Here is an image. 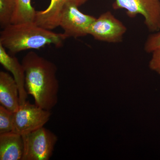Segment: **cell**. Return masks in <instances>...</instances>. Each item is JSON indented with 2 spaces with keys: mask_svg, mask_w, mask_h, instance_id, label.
<instances>
[{
  "mask_svg": "<svg viewBox=\"0 0 160 160\" xmlns=\"http://www.w3.org/2000/svg\"><path fill=\"white\" fill-rule=\"evenodd\" d=\"M14 112L0 106V134L12 131Z\"/></svg>",
  "mask_w": 160,
  "mask_h": 160,
  "instance_id": "14",
  "label": "cell"
},
{
  "mask_svg": "<svg viewBox=\"0 0 160 160\" xmlns=\"http://www.w3.org/2000/svg\"><path fill=\"white\" fill-rule=\"evenodd\" d=\"M78 6L69 3L63 9L60 18L59 26L67 38L83 37L88 35L90 26L96 18L83 13Z\"/></svg>",
  "mask_w": 160,
  "mask_h": 160,
  "instance_id": "6",
  "label": "cell"
},
{
  "mask_svg": "<svg viewBox=\"0 0 160 160\" xmlns=\"http://www.w3.org/2000/svg\"><path fill=\"white\" fill-rule=\"evenodd\" d=\"M22 63L25 70L27 93L32 96L36 105L50 111L56 106L58 99L57 67L54 63L32 51L23 58Z\"/></svg>",
  "mask_w": 160,
  "mask_h": 160,
  "instance_id": "1",
  "label": "cell"
},
{
  "mask_svg": "<svg viewBox=\"0 0 160 160\" xmlns=\"http://www.w3.org/2000/svg\"><path fill=\"white\" fill-rule=\"evenodd\" d=\"M66 39L64 33L53 32L34 22L12 24L2 29L0 33V44L13 54L48 45L59 48Z\"/></svg>",
  "mask_w": 160,
  "mask_h": 160,
  "instance_id": "2",
  "label": "cell"
},
{
  "mask_svg": "<svg viewBox=\"0 0 160 160\" xmlns=\"http://www.w3.org/2000/svg\"><path fill=\"white\" fill-rule=\"evenodd\" d=\"M152 53V56L149 63V68L160 74V49Z\"/></svg>",
  "mask_w": 160,
  "mask_h": 160,
  "instance_id": "16",
  "label": "cell"
},
{
  "mask_svg": "<svg viewBox=\"0 0 160 160\" xmlns=\"http://www.w3.org/2000/svg\"><path fill=\"white\" fill-rule=\"evenodd\" d=\"M0 103L15 112L20 106L19 93L14 78L8 72H0Z\"/></svg>",
  "mask_w": 160,
  "mask_h": 160,
  "instance_id": "10",
  "label": "cell"
},
{
  "mask_svg": "<svg viewBox=\"0 0 160 160\" xmlns=\"http://www.w3.org/2000/svg\"><path fill=\"white\" fill-rule=\"evenodd\" d=\"M16 3L12 24L34 22L37 11L32 6L31 0H16Z\"/></svg>",
  "mask_w": 160,
  "mask_h": 160,
  "instance_id": "12",
  "label": "cell"
},
{
  "mask_svg": "<svg viewBox=\"0 0 160 160\" xmlns=\"http://www.w3.org/2000/svg\"><path fill=\"white\" fill-rule=\"evenodd\" d=\"M88 0H50L48 7L45 10L37 11L34 22L38 26L52 30L59 26L60 18L63 9L69 3L78 7Z\"/></svg>",
  "mask_w": 160,
  "mask_h": 160,
  "instance_id": "8",
  "label": "cell"
},
{
  "mask_svg": "<svg viewBox=\"0 0 160 160\" xmlns=\"http://www.w3.org/2000/svg\"><path fill=\"white\" fill-rule=\"evenodd\" d=\"M160 49V32L152 33L147 38L144 45V50L147 53Z\"/></svg>",
  "mask_w": 160,
  "mask_h": 160,
  "instance_id": "15",
  "label": "cell"
},
{
  "mask_svg": "<svg viewBox=\"0 0 160 160\" xmlns=\"http://www.w3.org/2000/svg\"><path fill=\"white\" fill-rule=\"evenodd\" d=\"M112 7L115 10L125 9L130 18L142 16L149 32L160 30V0H115Z\"/></svg>",
  "mask_w": 160,
  "mask_h": 160,
  "instance_id": "4",
  "label": "cell"
},
{
  "mask_svg": "<svg viewBox=\"0 0 160 160\" xmlns=\"http://www.w3.org/2000/svg\"><path fill=\"white\" fill-rule=\"evenodd\" d=\"M0 63L12 74L19 89L20 105L26 102L28 93L25 87V73L22 63L15 57L7 53L6 49L0 44Z\"/></svg>",
  "mask_w": 160,
  "mask_h": 160,
  "instance_id": "9",
  "label": "cell"
},
{
  "mask_svg": "<svg viewBox=\"0 0 160 160\" xmlns=\"http://www.w3.org/2000/svg\"><path fill=\"white\" fill-rule=\"evenodd\" d=\"M16 0H0V26L2 29L12 24Z\"/></svg>",
  "mask_w": 160,
  "mask_h": 160,
  "instance_id": "13",
  "label": "cell"
},
{
  "mask_svg": "<svg viewBox=\"0 0 160 160\" xmlns=\"http://www.w3.org/2000/svg\"><path fill=\"white\" fill-rule=\"evenodd\" d=\"M127 28L110 11L101 15L90 26L88 35L95 40L108 43H119L123 40Z\"/></svg>",
  "mask_w": 160,
  "mask_h": 160,
  "instance_id": "7",
  "label": "cell"
},
{
  "mask_svg": "<svg viewBox=\"0 0 160 160\" xmlns=\"http://www.w3.org/2000/svg\"><path fill=\"white\" fill-rule=\"evenodd\" d=\"M24 152L22 160H49L53 154L58 138L44 127L22 135Z\"/></svg>",
  "mask_w": 160,
  "mask_h": 160,
  "instance_id": "3",
  "label": "cell"
},
{
  "mask_svg": "<svg viewBox=\"0 0 160 160\" xmlns=\"http://www.w3.org/2000/svg\"><path fill=\"white\" fill-rule=\"evenodd\" d=\"M23 152L22 135L12 131L0 134V160H22Z\"/></svg>",
  "mask_w": 160,
  "mask_h": 160,
  "instance_id": "11",
  "label": "cell"
},
{
  "mask_svg": "<svg viewBox=\"0 0 160 160\" xmlns=\"http://www.w3.org/2000/svg\"><path fill=\"white\" fill-rule=\"evenodd\" d=\"M51 115L50 111L26 101L14 112L12 131L22 135L34 131L44 127Z\"/></svg>",
  "mask_w": 160,
  "mask_h": 160,
  "instance_id": "5",
  "label": "cell"
}]
</instances>
